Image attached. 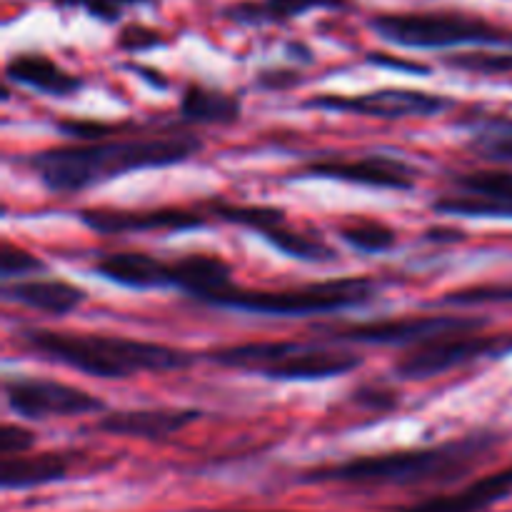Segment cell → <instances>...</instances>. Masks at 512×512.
Here are the masks:
<instances>
[{
  "instance_id": "31",
  "label": "cell",
  "mask_w": 512,
  "mask_h": 512,
  "mask_svg": "<svg viewBox=\"0 0 512 512\" xmlns=\"http://www.w3.org/2000/svg\"><path fill=\"white\" fill-rule=\"evenodd\" d=\"M163 43L165 35L143 23L123 25L118 33V48L125 50V53H143V50H153Z\"/></svg>"
},
{
  "instance_id": "10",
  "label": "cell",
  "mask_w": 512,
  "mask_h": 512,
  "mask_svg": "<svg viewBox=\"0 0 512 512\" xmlns=\"http://www.w3.org/2000/svg\"><path fill=\"white\" fill-rule=\"evenodd\" d=\"M435 210L463 218H512V173L475 170L455 175L453 193L443 195Z\"/></svg>"
},
{
  "instance_id": "33",
  "label": "cell",
  "mask_w": 512,
  "mask_h": 512,
  "mask_svg": "<svg viewBox=\"0 0 512 512\" xmlns=\"http://www.w3.org/2000/svg\"><path fill=\"white\" fill-rule=\"evenodd\" d=\"M58 130H63L70 138H85V140H103L110 138V133H115V125L98 123V120H60Z\"/></svg>"
},
{
  "instance_id": "13",
  "label": "cell",
  "mask_w": 512,
  "mask_h": 512,
  "mask_svg": "<svg viewBox=\"0 0 512 512\" xmlns=\"http://www.w3.org/2000/svg\"><path fill=\"white\" fill-rule=\"evenodd\" d=\"M310 175L330 180H343L353 185L385 190H413L418 183V170L400 158L390 155H368L355 160H320L308 165Z\"/></svg>"
},
{
  "instance_id": "29",
  "label": "cell",
  "mask_w": 512,
  "mask_h": 512,
  "mask_svg": "<svg viewBox=\"0 0 512 512\" xmlns=\"http://www.w3.org/2000/svg\"><path fill=\"white\" fill-rule=\"evenodd\" d=\"M512 303V285H475V288L455 290L443 298V305H488Z\"/></svg>"
},
{
  "instance_id": "17",
  "label": "cell",
  "mask_w": 512,
  "mask_h": 512,
  "mask_svg": "<svg viewBox=\"0 0 512 512\" xmlns=\"http://www.w3.org/2000/svg\"><path fill=\"white\" fill-rule=\"evenodd\" d=\"M95 273L110 283L125 285V288H168L173 285L170 280V265L160 263L158 258L148 253H113L105 255L95 263Z\"/></svg>"
},
{
  "instance_id": "32",
  "label": "cell",
  "mask_w": 512,
  "mask_h": 512,
  "mask_svg": "<svg viewBox=\"0 0 512 512\" xmlns=\"http://www.w3.org/2000/svg\"><path fill=\"white\" fill-rule=\"evenodd\" d=\"M35 445V433L20 425H5L0 433V455L3 458H15V455H25Z\"/></svg>"
},
{
  "instance_id": "6",
  "label": "cell",
  "mask_w": 512,
  "mask_h": 512,
  "mask_svg": "<svg viewBox=\"0 0 512 512\" xmlns=\"http://www.w3.org/2000/svg\"><path fill=\"white\" fill-rule=\"evenodd\" d=\"M370 28L383 40L403 48H455V45H495L503 30L468 13H383L370 18Z\"/></svg>"
},
{
  "instance_id": "27",
  "label": "cell",
  "mask_w": 512,
  "mask_h": 512,
  "mask_svg": "<svg viewBox=\"0 0 512 512\" xmlns=\"http://www.w3.org/2000/svg\"><path fill=\"white\" fill-rule=\"evenodd\" d=\"M475 148L493 160H512V118H493L480 125Z\"/></svg>"
},
{
  "instance_id": "28",
  "label": "cell",
  "mask_w": 512,
  "mask_h": 512,
  "mask_svg": "<svg viewBox=\"0 0 512 512\" xmlns=\"http://www.w3.org/2000/svg\"><path fill=\"white\" fill-rule=\"evenodd\" d=\"M145 3H153V0H53L55 8L85 10L90 18H98L103 23H118L125 10Z\"/></svg>"
},
{
  "instance_id": "25",
  "label": "cell",
  "mask_w": 512,
  "mask_h": 512,
  "mask_svg": "<svg viewBox=\"0 0 512 512\" xmlns=\"http://www.w3.org/2000/svg\"><path fill=\"white\" fill-rule=\"evenodd\" d=\"M210 208H213L215 218L225 220V223L243 225V228L255 230L260 235L288 220L285 210L268 208V205H235L225 203V200H215V203H210Z\"/></svg>"
},
{
  "instance_id": "35",
  "label": "cell",
  "mask_w": 512,
  "mask_h": 512,
  "mask_svg": "<svg viewBox=\"0 0 512 512\" xmlns=\"http://www.w3.org/2000/svg\"><path fill=\"white\" fill-rule=\"evenodd\" d=\"M370 63L375 65H383V68H393V70H408V73H430L425 65H418V63H410V60H398V58H390V55H383V53H370L368 55Z\"/></svg>"
},
{
  "instance_id": "30",
  "label": "cell",
  "mask_w": 512,
  "mask_h": 512,
  "mask_svg": "<svg viewBox=\"0 0 512 512\" xmlns=\"http://www.w3.org/2000/svg\"><path fill=\"white\" fill-rule=\"evenodd\" d=\"M35 270H43V263H40L35 255H30L28 250L15 248L13 243L5 240L3 248H0V278L3 280L25 278V275L35 273Z\"/></svg>"
},
{
  "instance_id": "2",
  "label": "cell",
  "mask_w": 512,
  "mask_h": 512,
  "mask_svg": "<svg viewBox=\"0 0 512 512\" xmlns=\"http://www.w3.org/2000/svg\"><path fill=\"white\" fill-rule=\"evenodd\" d=\"M25 348L45 360L73 368L78 373L105 380H125L138 373H170L195 363V355L170 345L145 343L133 338L63 330H23L18 335Z\"/></svg>"
},
{
  "instance_id": "7",
  "label": "cell",
  "mask_w": 512,
  "mask_h": 512,
  "mask_svg": "<svg viewBox=\"0 0 512 512\" xmlns=\"http://www.w3.org/2000/svg\"><path fill=\"white\" fill-rule=\"evenodd\" d=\"M512 350V335H483L480 330L440 335L410 348L395 365L403 380H430L448 370L463 368L480 358H500Z\"/></svg>"
},
{
  "instance_id": "18",
  "label": "cell",
  "mask_w": 512,
  "mask_h": 512,
  "mask_svg": "<svg viewBox=\"0 0 512 512\" xmlns=\"http://www.w3.org/2000/svg\"><path fill=\"white\" fill-rule=\"evenodd\" d=\"M512 493V468L488 475L478 483L468 485L460 493L440 495V498L423 500V503L405 508L403 512H483L490 505L500 503Z\"/></svg>"
},
{
  "instance_id": "5",
  "label": "cell",
  "mask_w": 512,
  "mask_h": 512,
  "mask_svg": "<svg viewBox=\"0 0 512 512\" xmlns=\"http://www.w3.org/2000/svg\"><path fill=\"white\" fill-rule=\"evenodd\" d=\"M210 360L225 368L260 370L270 380H325L345 375L363 360L343 350L310 348L300 343H243L210 353Z\"/></svg>"
},
{
  "instance_id": "23",
  "label": "cell",
  "mask_w": 512,
  "mask_h": 512,
  "mask_svg": "<svg viewBox=\"0 0 512 512\" xmlns=\"http://www.w3.org/2000/svg\"><path fill=\"white\" fill-rule=\"evenodd\" d=\"M263 238L273 248H278L280 253L290 255L295 260H308V263H330V260H335V250L328 243L313 238V235L300 233L288 220L263 233Z\"/></svg>"
},
{
  "instance_id": "22",
  "label": "cell",
  "mask_w": 512,
  "mask_h": 512,
  "mask_svg": "<svg viewBox=\"0 0 512 512\" xmlns=\"http://www.w3.org/2000/svg\"><path fill=\"white\" fill-rule=\"evenodd\" d=\"M240 100L223 90L205 88V85L190 83L180 95V115L185 120L205 125H233L240 118Z\"/></svg>"
},
{
  "instance_id": "11",
  "label": "cell",
  "mask_w": 512,
  "mask_h": 512,
  "mask_svg": "<svg viewBox=\"0 0 512 512\" xmlns=\"http://www.w3.org/2000/svg\"><path fill=\"white\" fill-rule=\"evenodd\" d=\"M485 320L460 318V315H425V318H395L380 320V323L350 325V328L335 330L338 340L370 345H415L428 343L450 333H465V330H480Z\"/></svg>"
},
{
  "instance_id": "1",
  "label": "cell",
  "mask_w": 512,
  "mask_h": 512,
  "mask_svg": "<svg viewBox=\"0 0 512 512\" xmlns=\"http://www.w3.org/2000/svg\"><path fill=\"white\" fill-rule=\"evenodd\" d=\"M200 148H203L200 140L188 133L143 135V138L58 145L33 153L25 158V165L53 193H78L135 170L185 163Z\"/></svg>"
},
{
  "instance_id": "8",
  "label": "cell",
  "mask_w": 512,
  "mask_h": 512,
  "mask_svg": "<svg viewBox=\"0 0 512 512\" xmlns=\"http://www.w3.org/2000/svg\"><path fill=\"white\" fill-rule=\"evenodd\" d=\"M3 390L8 408L28 420L78 418V415L100 413L105 408L103 400L88 390L50 378H8Z\"/></svg>"
},
{
  "instance_id": "26",
  "label": "cell",
  "mask_w": 512,
  "mask_h": 512,
  "mask_svg": "<svg viewBox=\"0 0 512 512\" xmlns=\"http://www.w3.org/2000/svg\"><path fill=\"white\" fill-rule=\"evenodd\" d=\"M445 65L475 75L512 73V53H490V50H465L445 58Z\"/></svg>"
},
{
  "instance_id": "19",
  "label": "cell",
  "mask_w": 512,
  "mask_h": 512,
  "mask_svg": "<svg viewBox=\"0 0 512 512\" xmlns=\"http://www.w3.org/2000/svg\"><path fill=\"white\" fill-rule=\"evenodd\" d=\"M8 300L48 315H68L85 300V293L68 280H20L3 288Z\"/></svg>"
},
{
  "instance_id": "36",
  "label": "cell",
  "mask_w": 512,
  "mask_h": 512,
  "mask_svg": "<svg viewBox=\"0 0 512 512\" xmlns=\"http://www.w3.org/2000/svg\"><path fill=\"white\" fill-rule=\"evenodd\" d=\"M358 400L375 405V408H393L395 405V395L388 390H360Z\"/></svg>"
},
{
  "instance_id": "9",
  "label": "cell",
  "mask_w": 512,
  "mask_h": 512,
  "mask_svg": "<svg viewBox=\"0 0 512 512\" xmlns=\"http://www.w3.org/2000/svg\"><path fill=\"white\" fill-rule=\"evenodd\" d=\"M308 108L335 110V113L365 115V118L380 120H403V118H430L453 105L445 95L423 93L410 88H383L363 95H315L310 98Z\"/></svg>"
},
{
  "instance_id": "14",
  "label": "cell",
  "mask_w": 512,
  "mask_h": 512,
  "mask_svg": "<svg viewBox=\"0 0 512 512\" xmlns=\"http://www.w3.org/2000/svg\"><path fill=\"white\" fill-rule=\"evenodd\" d=\"M200 418L198 410L185 408H150V410H123L110 413L98 420V430L120 438L135 440H163L180 433Z\"/></svg>"
},
{
  "instance_id": "15",
  "label": "cell",
  "mask_w": 512,
  "mask_h": 512,
  "mask_svg": "<svg viewBox=\"0 0 512 512\" xmlns=\"http://www.w3.org/2000/svg\"><path fill=\"white\" fill-rule=\"evenodd\" d=\"M170 280L175 288L215 305L220 295L233 288V270L218 255H185L170 265Z\"/></svg>"
},
{
  "instance_id": "16",
  "label": "cell",
  "mask_w": 512,
  "mask_h": 512,
  "mask_svg": "<svg viewBox=\"0 0 512 512\" xmlns=\"http://www.w3.org/2000/svg\"><path fill=\"white\" fill-rule=\"evenodd\" d=\"M5 78L18 85H28L38 93L50 95V98H68L83 88V80L78 75L68 73L48 55L38 53H23L10 58L5 65Z\"/></svg>"
},
{
  "instance_id": "24",
  "label": "cell",
  "mask_w": 512,
  "mask_h": 512,
  "mask_svg": "<svg viewBox=\"0 0 512 512\" xmlns=\"http://www.w3.org/2000/svg\"><path fill=\"white\" fill-rule=\"evenodd\" d=\"M340 238L350 245V248L360 250V253H385V250L395 248L398 235L390 225L383 220L373 218H350L338 228Z\"/></svg>"
},
{
  "instance_id": "20",
  "label": "cell",
  "mask_w": 512,
  "mask_h": 512,
  "mask_svg": "<svg viewBox=\"0 0 512 512\" xmlns=\"http://www.w3.org/2000/svg\"><path fill=\"white\" fill-rule=\"evenodd\" d=\"M348 5L350 0H245V3L228 5L223 18L243 25L288 23L310 10H343Z\"/></svg>"
},
{
  "instance_id": "4",
  "label": "cell",
  "mask_w": 512,
  "mask_h": 512,
  "mask_svg": "<svg viewBox=\"0 0 512 512\" xmlns=\"http://www.w3.org/2000/svg\"><path fill=\"white\" fill-rule=\"evenodd\" d=\"M375 293H378V285L373 280L353 275V278L325 280V283L275 290V293H270V290H240L233 285L228 293L215 300V305L258 315L300 318V315H325L365 305L373 300Z\"/></svg>"
},
{
  "instance_id": "12",
  "label": "cell",
  "mask_w": 512,
  "mask_h": 512,
  "mask_svg": "<svg viewBox=\"0 0 512 512\" xmlns=\"http://www.w3.org/2000/svg\"><path fill=\"white\" fill-rule=\"evenodd\" d=\"M80 223L100 235L120 233H173V230L203 228L205 218L180 208L155 210H113V208H85L78 210Z\"/></svg>"
},
{
  "instance_id": "21",
  "label": "cell",
  "mask_w": 512,
  "mask_h": 512,
  "mask_svg": "<svg viewBox=\"0 0 512 512\" xmlns=\"http://www.w3.org/2000/svg\"><path fill=\"white\" fill-rule=\"evenodd\" d=\"M73 458L65 453L43 455H15L3 458L0 465V485L5 490H28L38 485L58 483L70 473Z\"/></svg>"
},
{
  "instance_id": "3",
  "label": "cell",
  "mask_w": 512,
  "mask_h": 512,
  "mask_svg": "<svg viewBox=\"0 0 512 512\" xmlns=\"http://www.w3.org/2000/svg\"><path fill=\"white\" fill-rule=\"evenodd\" d=\"M498 443L495 433H478L433 448L398 450V453L353 458L340 465H325L303 475L305 483L353 485H423L458 480L470 473Z\"/></svg>"
},
{
  "instance_id": "34",
  "label": "cell",
  "mask_w": 512,
  "mask_h": 512,
  "mask_svg": "<svg viewBox=\"0 0 512 512\" xmlns=\"http://www.w3.org/2000/svg\"><path fill=\"white\" fill-rule=\"evenodd\" d=\"M258 83L270 90H285L300 83V73H295V70H265V73L258 75Z\"/></svg>"
}]
</instances>
